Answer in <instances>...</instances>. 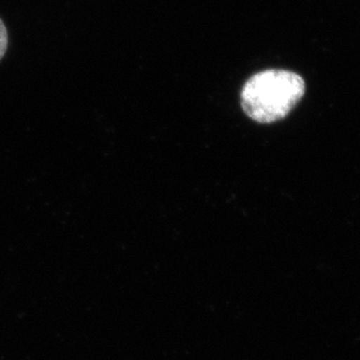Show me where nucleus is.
I'll list each match as a JSON object with an SVG mask.
<instances>
[{"mask_svg": "<svg viewBox=\"0 0 360 360\" xmlns=\"http://www.w3.org/2000/svg\"><path fill=\"white\" fill-rule=\"evenodd\" d=\"M305 93L303 77L289 70H268L255 74L241 91V105L248 117L273 123L285 117Z\"/></svg>", "mask_w": 360, "mask_h": 360, "instance_id": "obj_1", "label": "nucleus"}, {"mask_svg": "<svg viewBox=\"0 0 360 360\" xmlns=\"http://www.w3.org/2000/svg\"><path fill=\"white\" fill-rule=\"evenodd\" d=\"M7 47H8V33L7 28L4 24V21L0 18V61L3 59L5 53H6Z\"/></svg>", "mask_w": 360, "mask_h": 360, "instance_id": "obj_2", "label": "nucleus"}]
</instances>
